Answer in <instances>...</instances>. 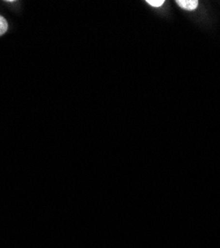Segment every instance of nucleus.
Returning a JSON list of instances; mask_svg holds the SVG:
<instances>
[{
    "mask_svg": "<svg viewBox=\"0 0 220 248\" xmlns=\"http://www.w3.org/2000/svg\"><path fill=\"white\" fill-rule=\"evenodd\" d=\"M176 3H177L179 7H182L189 11H192L196 9L198 6L197 0H176Z\"/></svg>",
    "mask_w": 220,
    "mask_h": 248,
    "instance_id": "nucleus-1",
    "label": "nucleus"
},
{
    "mask_svg": "<svg viewBox=\"0 0 220 248\" xmlns=\"http://www.w3.org/2000/svg\"><path fill=\"white\" fill-rule=\"evenodd\" d=\"M8 29V25H7V22L6 20L2 17L0 16V36L3 35Z\"/></svg>",
    "mask_w": 220,
    "mask_h": 248,
    "instance_id": "nucleus-2",
    "label": "nucleus"
},
{
    "mask_svg": "<svg viewBox=\"0 0 220 248\" xmlns=\"http://www.w3.org/2000/svg\"><path fill=\"white\" fill-rule=\"evenodd\" d=\"M147 3L154 7H160L165 3V1L164 0H147Z\"/></svg>",
    "mask_w": 220,
    "mask_h": 248,
    "instance_id": "nucleus-3",
    "label": "nucleus"
}]
</instances>
